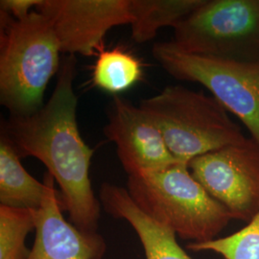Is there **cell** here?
Segmentation results:
<instances>
[{
    "instance_id": "6da1fadb",
    "label": "cell",
    "mask_w": 259,
    "mask_h": 259,
    "mask_svg": "<svg viewBox=\"0 0 259 259\" xmlns=\"http://www.w3.org/2000/svg\"><path fill=\"white\" fill-rule=\"evenodd\" d=\"M76 65L74 56H66L49 100L30 115H10L1 134L20 158L36 157L47 166L61 189V203L69 222L84 235L99 237L101 203L90 178L94 150L82 139L77 124Z\"/></svg>"
},
{
    "instance_id": "7a4b0ae2",
    "label": "cell",
    "mask_w": 259,
    "mask_h": 259,
    "mask_svg": "<svg viewBox=\"0 0 259 259\" xmlns=\"http://www.w3.org/2000/svg\"><path fill=\"white\" fill-rule=\"evenodd\" d=\"M61 48L49 20L37 11L17 19L0 11V103L10 115L42 108L49 81L59 73Z\"/></svg>"
},
{
    "instance_id": "3957f363",
    "label": "cell",
    "mask_w": 259,
    "mask_h": 259,
    "mask_svg": "<svg viewBox=\"0 0 259 259\" xmlns=\"http://www.w3.org/2000/svg\"><path fill=\"white\" fill-rule=\"evenodd\" d=\"M127 190L141 210L193 243L218 238L232 220L228 209L195 179L188 163L182 161L128 176Z\"/></svg>"
},
{
    "instance_id": "277c9868",
    "label": "cell",
    "mask_w": 259,
    "mask_h": 259,
    "mask_svg": "<svg viewBox=\"0 0 259 259\" xmlns=\"http://www.w3.org/2000/svg\"><path fill=\"white\" fill-rule=\"evenodd\" d=\"M139 107L182 162L247 139L215 97L182 85L165 87L157 95L141 100Z\"/></svg>"
},
{
    "instance_id": "5b68a950",
    "label": "cell",
    "mask_w": 259,
    "mask_h": 259,
    "mask_svg": "<svg viewBox=\"0 0 259 259\" xmlns=\"http://www.w3.org/2000/svg\"><path fill=\"white\" fill-rule=\"evenodd\" d=\"M173 29L187 53L259 63V0H204Z\"/></svg>"
},
{
    "instance_id": "8992f818",
    "label": "cell",
    "mask_w": 259,
    "mask_h": 259,
    "mask_svg": "<svg viewBox=\"0 0 259 259\" xmlns=\"http://www.w3.org/2000/svg\"><path fill=\"white\" fill-rule=\"evenodd\" d=\"M152 54L168 74L201 83L240 119L259 144V63H242L187 53L172 41L154 45Z\"/></svg>"
},
{
    "instance_id": "52a82bcc",
    "label": "cell",
    "mask_w": 259,
    "mask_h": 259,
    "mask_svg": "<svg viewBox=\"0 0 259 259\" xmlns=\"http://www.w3.org/2000/svg\"><path fill=\"white\" fill-rule=\"evenodd\" d=\"M188 168L232 219L249 223L259 213V144L247 139L194 157Z\"/></svg>"
},
{
    "instance_id": "ba28073f",
    "label": "cell",
    "mask_w": 259,
    "mask_h": 259,
    "mask_svg": "<svg viewBox=\"0 0 259 259\" xmlns=\"http://www.w3.org/2000/svg\"><path fill=\"white\" fill-rule=\"evenodd\" d=\"M36 11L55 32L61 52L91 57L111 28L132 23L130 0H40Z\"/></svg>"
},
{
    "instance_id": "9c48e42d",
    "label": "cell",
    "mask_w": 259,
    "mask_h": 259,
    "mask_svg": "<svg viewBox=\"0 0 259 259\" xmlns=\"http://www.w3.org/2000/svg\"><path fill=\"white\" fill-rule=\"evenodd\" d=\"M104 135L116 145L128 176L154 172L180 162L167 147L156 124L139 106L113 96Z\"/></svg>"
},
{
    "instance_id": "30bf717a",
    "label": "cell",
    "mask_w": 259,
    "mask_h": 259,
    "mask_svg": "<svg viewBox=\"0 0 259 259\" xmlns=\"http://www.w3.org/2000/svg\"><path fill=\"white\" fill-rule=\"evenodd\" d=\"M42 204L37 210L36 237L28 259H101L106 252L102 236L89 237L63 215L55 180L48 172Z\"/></svg>"
},
{
    "instance_id": "8fae6325",
    "label": "cell",
    "mask_w": 259,
    "mask_h": 259,
    "mask_svg": "<svg viewBox=\"0 0 259 259\" xmlns=\"http://www.w3.org/2000/svg\"><path fill=\"white\" fill-rule=\"evenodd\" d=\"M99 198L106 212L127 221L137 232L146 259H192L178 243L176 233L141 210L127 189L104 183Z\"/></svg>"
},
{
    "instance_id": "7c38bea8",
    "label": "cell",
    "mask_w": 259,
    "mask_h": 259,
    "mask_svg": "<svg viewBox=\"0 0 259 259\" xmlns=\"http://www.w3.org/2000/svg\"><path fill=\"white\" fill-rule=\"evenodd\" d=\"M47 191L45 183L31 176L8 139L0 137V203L17 208L37 210Z\"/></svg>"
},
{
    "instance_id": "4fadbf2b",
    "label": "cell",
    "mask_w": 259,
    "mask_h": 259,
    "mask_svg": "<svg viewBox=\"0 0 259 259\" xmlns=\"http://www.w3.org/2000/svg\"><path fill=\"white\" fill-rule=\"evenodd\" d=\"M204 0H130L132 38L144 44L161 28L174 27L198 8Z\"/></svg>"
},
{
    "instance_id": "5bb4252c",
    "label": "cell",
    "mask_w": 259,
    "mask_h": 259,
    "mask_svg": "<svg viewBox=\"0 0 259 259\" xmlns=\"http://www.w3.org/2000/svg\"><path fill=\"white\" fill-rule=\"evenodd\" d=\"M143 74L144 65L138 57L121 47L104 48L93 65L92 83L115 96L139 83Z\"/></svg>"
},
{
    "instance_id": "9a60e30c",
    "label": "cell",
    "mask_w": 259,
    "mask_h": 259,
    "mask_svg": "<svg viewBox=\"0 0 259 259\" xmlns=\"http://www.w3.org/2000/svg\"><path fill=\"white\" fill-rule=\"evenodd\" d=\"M37 210L0 204V259H28L25 240L36 230Z\"/></svg>"
},
{
    "instance_id": "2e32d148",
    "label": "cell",
    "mask_w": 259,
    "mask_h": 259,
    "mask_svg": "<svg viewBox=\"0 0 259 259\" xmlns=\"http://www.w3.org/2000/svg\"><path fill=\"white\" fill-rule=\"evenodd\" d=\"M193 251H213L225 259H259V213L240 231L204 243H190Z\"/></svg>"
},
{
    "instance_id": "e0dca14e",
    "label": "cell",
    "mask_w": 259,
    "mask_h": 259,
    "mask_svg": "<svg viewBox=\"0 0 259 259\" xmlns=\"http://www.w3.org/2000/svg\"><path fill=\"white\" fill-rule=\"evenodd\" d=\"M40 0H1L0 11L5 12L17 19L26 18L36 8Z\"/></svg>"
}]
</instances>
